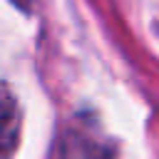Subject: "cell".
<instances>
[{"label":"cell","instance_id":"6da1fadb","mask_svg":"<svg viewBox=\"0 0 159 159\" xmlns=\"http://www.w3.org/2000/svg\"><path fill=\"white\" fill-rule=\"evenodd\" d=\"M112 144L94 127H70L62 142V159H112Z\"/></svg>","mask_w":159,"mask_h":159},{"label":"cell","instance_id":"7a4b0ae2","mask_svg":"<svg viewBox=\"0 0 159 159\" xmlns=\"http://www.w3.org/2000/svg\"><path fill=\"white\" fill-rule=\"evenodd\" d=\"M20 124H22V114H20L17 99L7 87L0 84V157L15 149L20 139Z\"/></svg>","mask_w":159,"mask_h":159}]
</instances>
